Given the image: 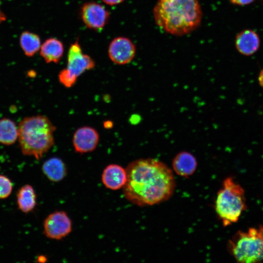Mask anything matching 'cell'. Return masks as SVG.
Here are the masks:
<instances>
[{
  "label": "cell",
  "instance_id": "603a6c76",
  "mask_svg": "<svg viewBox=\"0 0 263 263\" xmlns=\"http://www.w3.org/2000/svg\"><path fill=\"white\" fill-rule=\"evenodd\" d=\"M6 20V16L3 13L0 8V24L3 21Z\"/></svg>",
  "mask_w": 263,
  "mask_h": 263
},
{
  "label": "cell",
  "instance_id": "30bf717a",
  "mask_svg": "<svg viewBox=\"0 0 263 263\" xmlns=\"http://www.w3.org/2000/svg\"><path fill=\"white\" fill-rule=\"evenodd\" d=\"M99 139L98 133L94 128L88 126L80 127L74 134L73 146L78 153L91 152L96 148Z\"/></svg>",
  "mask_w": 263,
  "mask_h": 263
},
{
  "label": "cell",
  "instance_id": "52a82bcc",
  "mask_svg": "<svg viewBox=\"0 0 263 263\" xmlns=\"http://www.w3.org/2000/svg\"><path fill=\"white\" fill-rule=\"evenodd\" d=\"M80 16L88 28L96 31H101L104 28L110 18L106 8L95 2L84 3L81 8Z\"/></svg>",
  "mask_w": 263,
  "mask_h": 263
},
{
  "label": "cell",
  "instance_id": "7a4b0ae2",
  "mask_svg": "<svg viewBox=\"0 0 263 263\" xmlns=\"http://www.w3.org/2000/svg\"><path fill=\"white\" fill-rule=\"evenodd\" d=\"M156 23L170 34L183 35L200 25L202 12L198 0H159L153 9Z\"/></svg>",
  "mask_w": 263,
  "mask_h": 263
},
{
  "label": "cell",
  "instance_id": "8992f818",
  "mask_svg": "<svg viewBox=\"0 0 263 263\" xmlns=\"http://www.w3.org/2000/svg\"><path fill=\"white\" fill-rule=\"evenodd\" d=\"M45 236L52 239L60 240L68 235L72 231L71 219L64 211H57L49 215L44 224Z\"/></svg>",
  "mask_w": 263,
  "mask_h": 263
},
{
  "label": "cell",
  "instance_id": "7c38bea8",
  "mask_svg": "<svg viewBox=\"0 0 263 263\" xmlns=\"http://www.w3.org/2000/svg\"><path fill=\"white\" fill-rule=\"evenodd\" d=\"M260 40L258 34L250 29L240 32L235 39V46L239 53L244 56H250L258 50Z\"/></svg>",
  "mask_w": 263,
  "mask_h": 263
},
{
  "label": "cell",
  "instance_id": "7402d4cb",
  "mask_svg": "<svg viewBox=\"0 0 263 263\" xmlns=\"http://www.w3.org/2000/svg\"><path fill=\"white\" fill-rule=\"evenodd\" d=\"M106 4L110 5H114L122 2L124 0H102Z\"/></svg>",
  "mask_w": 263,
  "mask_h": 263
},
{
  "label": "cell",
  "instance_id": "ba28073f",
  "mask_svg": "<svg viewBox=\"0 0 263 263\" xmlns=\"http://www.w3.org/2000/svg\"><path fill=\"white\" fill-rule=\"evenodd\" d=\"M95 62L89 56L83 53L80 45L76 40L69 49L67 69L76 77L87 70L93 69Z\"/></svg>",
  "mask_w": 263,
  "mask_h": 263
},
{
  "label": "cell",
  "instance_id": "9c48e42d",
  "mask_svg": "<svg viewBox=\"0 0 263 263\" xmlns=\"http://www.w3.org/2000/svg\"><path fill=\"white\" fill-rule=\"evenodd\" d=\"M135 50L134 44L130 39L119 37L114 38L110 43L108 55L113 63L124 65L132 60Z\"/></svg>",
  "mask_w": 263,
  "mask_h": 263
},
{
  "label": "cell",
  "instance_id": "5bb4252c",
  "mask_svg": "<svg viewBox=\"0 0 263 263\" xmlns=\"http://www.w3.org/2000/svg\"><path fill=\"white\" fill-rule=\"evenodd\" d=\"M64 46L59 40L56 38H49L41 45L40 54L47 63H57L63 56Z\"/></svg>",
  "mask_w": 263,
  "mask_h": 263
},
{
  "label": "cell",
  "instance_id": "cb8c5ba5",
  "mask_svg": "<svg viewBox=\"0 0 263 263\" xmlns=\"http://www.w3.org/2000/svg\"><path fill=\"white\" fill-rule=\"evenodd\" d=\"M259 80L261 85L263 86V70L261 72L260 74Z\"/></svg>",
  "mask_w": 263,
  "mask_h": 263
},
{
  "label": "cell",
  "instance_id": "9a60e30c",
  "mask_svg": "<svg viewBox=\"0 0 263 263\" xmlns=\"http://www.w3.org/2000/svg\"><path fill=\"white\" fill-rule=\"evenodd\" d=\"M42 169L46 176L53 182L60 181L67 173L65 164L57 157H52L45 161L42 165Z\"/></svg>",
  "mask_w": 263,
  "mask_h": 263
},
{
  "label": "cell",
  "instance_id": "3957f363",
  "mask_svg": "<svg viewBox=\"0 0 263 263\" xmlns=\"http://www.w3.org/2000/svg\"><path fill=\"white\" fill-rule=\"evenodd\" d=\"M56 127L46 116L23 118L18 125V141L22 154L38 160L54 144Z\"/></svg>",
  "mask_w": 263,
  "mask_h": 263
},
{
  "label": "cell",
  "instance_id": "d6986e66",
  "mask_svg": "<svg viewBox=\"0 0 263 263\" xmlns=\"http://www.w3.org/2000/svg\"><path fill=\"white\" fill-rule=\"evenodd\" d=\"M77 79L75 75L71 74L67 68L62 70L58 74V80L61 84L67 88L72 87Z\"/></svg>",
  "mask_w": 263,
  "mask_h": 263
},
{
  "label": "cell",
  "instance_id": "6da1fadb",
  "mask_svg": "<svg viewBox=\"0 0 263 263\" xmlns=\"http://www.w3.org/2000/svg\"><path fill=\"white\" fill-rule=\"evenodd\" d=\"M127 182L123 187L126 198L139 206H151L169 199L175 181L171 169L153 158L139 159L126 169Z\"/></svg>",
  "mask_w": 263,
  "mask_h": 263
},
{
  "label": "cell",
  "instance_id": "ac0fdd59",
  "mask_svg": "<svg viewBox=\"0 0 263 263\" xmlns=\"http://www.w3.org/2000/svg\"><path fill=\"white\" fill-rule=\"evenodd\" d=\"M19 42L25 55L28 57L32 56L36 54L40 50L41 45L39 36L29 31L22 33Z\"/></svg>",
  "mask_w": 263,
  "mask_h": 263
},
{
  "label": "cell",
  "instance_id": "277c9868",
  "mask_svg": "<svg viewBox=\"0 0 263 263\" xmlns=\"http://www.w3.org/2000/svg\"><path fill=\"white\" fill-rule=\"evenodd\" d=\"M246 208L244 188L232 178H226L215 203L216 212L223 225L227 226L237 222Z\"/></svg>",
  "mask_w": 263,
  "mask_h": 263
},
{
  "label": "cell",
  "instance_id": "44dd1931",
  "mask_svg": "<svg viewBox=\"0 0 263 263\" xmlns=\"http://www.w3.org/2000/svg\"><path fill=\"white\" fill-rule=\"evenodd\" d=\"M234 4L238 5H248L253 2L255 0H230Z\"/></svg>",
  "mask_w": 263,
  "mask_h": 263
},
{
  "label": "cell",
  "instance_id": "8fae6325",
  "mask_svg": "<svg viewBox=\"0 0 263 263\" xmlns=\"http://www.w3.org/2000/svg\"><path fill=\"white\" fill-rule=\"evenodd\" d=\"M104 185L111 190H118L125 185L127 175L126 169L117 164H111L104 169L102 174Z\"/></svg>",
  "mask_w": 263,
  "mask_h": 263
},
{
  "label": "cell",
  "instance_id": "ffe728a7",
  "mask_svg": "<svg viewBox=\"0 0 263 263\" xmlns=\"http://www.w3.org/2000/svg\"><path fill=\"white\" fill-rule=\"evenodd\" d=\"M13 185L11 180L6 176L0 175V199H5L11 194Z\"/></svg>",
  "mask_w": 263,
  "mask_h": 263
},
{
  "label": "cell",
  "instance_id": "5b68a950",
  "mask_svg": "<svg viewBox=\"0 0 263 263\" xmlns=\"http://www.w3.org/2000/svg\"><path fill=\"white\" fill-rule=\"evenodd\" d=\"M230 254L239 263H257L263 260V225L239 231L227 243Z\"/></svg>",
  "mask_w": 263,
  "mask_h": 263
},
{
  "label": "cell",
  "instance_id": "4fadbf2b",
  "mask_svg": "<svg viewBox=\"0 0 263 263\" xmlns=\"http://www.w3.org/2000/svg\"><path fill=\"white\" fill-rule=\"evenodd\" d=\"M172 165L177 174L187 177L194 173L197 162L196 158L191 153L183 151L176 155L172 160Z\"/></svg>",
  "mask_w": 263,
  "mask_h": 263
},
{
  "label": "cell",
  "instance_id": "2e32d148",
  "mask_svg": "<svg viewBox=\"0 0 263 263\" xmlns=\"http://www.w3.org/2000/svg\"><path fill=\"white\" fill-rule=\"evenodd\" d=\"M18 139V126L10 118L0 119V144H14Z\"/></svg>",
  "mask_w": 263,
  "mask_h": 263
},
{
  "label": "cell",
  "instance_id": "e0dca14e",
  "mask_svg": "<svg viewBox=\"0 0 263 263\" xmlns=\"http://www.w3.org/2000/svg\"><path fill=\"white\" fill-rule=\"evenodd\" d=\"M17 204L22 212L32 210L36 205V195L33 187L29 185L22 186L17 193Z\"/></svg>",
  "mask_w": 263,
  "mask_h": 263
}]
</instances>
